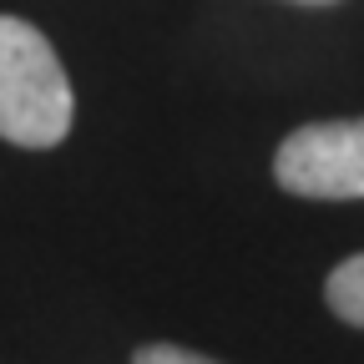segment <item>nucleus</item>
I'll return each mask as SVG.
<instances>
[{"instance_id": "nucleus-4", "label": "nucleus", "mask_w": 364, "mask_h": 364, "mask_svg": "<svg viewBox=\"0 0 364 364\" xmlns=\"http://www.w3.org/2000/svg\"><path fill=\"white\" fill-rule=\"evenodd\" d=\"M132 364H218L198 349H182V344H142L132 354Z\"/></svg>"}, {"instance_id": "nucleus-2", "label": "nucleus", "mask_w": 364, "mask_h": 364, "mask_svg": "<svg viewBox=\"0 0 364 364\" xmlns=\"http://www.w3.org/2000/svg\"><path fill=\"white\" fill-rule=\"evenodd\" d=\"M273 177L294 198L344 203L364 198V122H309L284 136Z\"/></svg>"}, {"instance_id": "nucleus-1", "label": "nucleus", "mask_w": 364, "mask_h": 364, "mask_svg": "<svg viewBox=\"0 0 364 364\" xmlns=\"http://www.w3.org/2000/svg\"><path fill=\"white\" fill-rule=\"evenodd\" d=\"M71 81L36 26L0 16V136L16 147H56L71 132Z\"/></svg>"}, {"instance_id": "nucleus-3", "label": "nucleus", "mask_w": 364, "mask_h": 364, "mask_svg": "<svg viewBox=\"0 0 364 364\" xmlns=\"http://www.w3.org/2000/svg\"><path fill=\"white\" fill-rule=\"evenodd\" d=\"M324 304L344 318V324L364 329V253L344 258L329 279H324Z\"/></svg>"}]
</instances>
